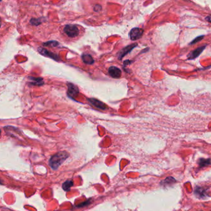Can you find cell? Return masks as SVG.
Masks as SVG:
<instances>
[{
    "instance_id": "5bb4252c",
    "label": "cell",
    "mask_w": 211,
    "mask_h": 211,
    "mask_svg": "<svg viewBox=\"0 0 211 211\" xmlns=\"http://www.w3.org/2000/svg\"><path fill=\"white\" fill-rule=\"evenodd\" d=\"M58 45H59V43L56 41H49V42H45L43 43L44 46H49V47H56Z\"/></svg>"
},
{
    "instance_id": "4fadbf2b",
    "label": "cell",
    "mask_w": 211,
    "mask_h": 211,
    "mask_svg": "<svg viewBox=\"0 0 211 211\" xmlns=\"http://www.w3.org/2000/svg\"><path fill=\"white\" fill-rule=\"evenodd\" d=\"M198 163L200 167H205V166H208V165H210L211 163V162H210V159H199V162H198Z\"/></svg>"
},
{
    "instance_id": "52a82bcc",
    "label": "cell",
    "mask_w": 211,
    "mask_h": 211,
    "mask_svg": "<svg viewBox=\"0 0 211 211\" xmlns=\"http://www.w3.org/2000/svg\"><path fill=\"white\" fill-rule=\"evenodd\" d=\"M109 74L113 78H119L121 76L122 71L119 68L115 66H110L109 68Z\"/></svg>"
},
{
    "instance_id": "e0dca14e",
    "label": "cell",
    "mask_w": 211,
    "mask_h": 211,
    "mask_svg": "<svg viewBox=\"0 0 211 211\" xmlns=\"http://www.w3.org/2000/svg\"><path fill=\"white\" fill-rule=\"evenodd\" d=\"M88 204H89V202H88V201L85 202V203H83V204H80V205H78L79 206H78V207H83V206H85V205H88Z\"/></svg>"
},
{
    "instance_id": "2e32d148",
    "label": "cell",
    "mask_w": 211,
    "mask_h": 211,
    "mask_svg": "<svg viewBox=\"0 0 211 211\" xmlns=\"http://www.w3.org/2000/svg\"><path fill=\"white\" fill-rule=\"evenodd\" d=\"M101 9H102V7H101V6H100L99 4L95 5L94 7V10L95 11H101Z\"/></svg>"
},
{
    "instance_id": "30bf717a",
    "label": "cell",
    "mask_w": 211,
    "mask_h": 211,
    "mask_svg": "<svg viewBox=\"0 0 211 211\" xmlns=\"http://www.w3.org/2000/svg\"><path fill=\"white\" fill-rule=\"evenodd\" d=\"M28 79L31 81V84L33 85H42L44 84V81L42 78L29 77Z\"/></svg>"
},
{
    "instance_id": "8fae6325",
    "label": "cell",
    "mask_w": 211,
    "mask_h": 211,
    "mask_svg": "<svg viewBox=\"0 0 211 211\" xmlns=\"http://www.w3.org/2000/svg\"><path fill=\"white\" fill-rule=\"evenodd\" d=\"M82 59L83 61L87 64H93L94 63L93 57L90 54H83L82 55Z\"/></svg>"
},
{
    "instance_id": "ba28073f",
    "label": "cell",
    "mask_w": 211,
    "mask_h": 211,
    "mask_svg": "<svg viewBox=\"0 0 211 211\" xmlns=\"http://www.w3.org/2000/svg\"><path fill=\"white\" fill-rule=\"evenodd\" d=\"M88 100L90 103L93 105V106H94L95 107H96L99 109L105 110L106 108V105L103 102L99 101V100H98L97 99H88Z\"/></svg>"
},
{
    "instance_id": "9a60e30c",
    "label": "cell",
    "mask_w": 211,
    "mask_h": 211,
    "mask_svg": "<svg viewBox=\"0 0 211 211\" xmlns=\"http://www.w3.org/2000/svg\"><path fill=\"white\" fill-rule=\"evenodd\" d=\"M30 23L33 25V26H38V25L42 23V21L40 20V19H31Z\"/></svg>"
},
{
    "instance_id": "9c48e42d",
    "label": "cell",
    "mask_w": 211,
    "mask_h": 211,
    "mask_svg": "<svg viewBox=\"0 0 211 211\" xmlns=\"http://www.w3.org/2000/svg\"><path fill=\"white\" fill-rule=\"evenodd\" d=\"M205 46H204V47H199L197 49H196L195 50H194L193 52H192V53H190L188 55V59H194L195 58H196L197 57H198L199 55L201 54V53L203 50L205 48Z\"/></svg>"
},
{
    "instance_id": "7a4b0ae2",
    "label": "cell",
    "mask_w": 211,
    "mask_h": 211,
    "mask_svg": "<svg viewBox=\"0 0 211 211\" xmlns=\"http://www.w3.org/2000/svg\"><path fill=\"white\" fill-rule=\"evenodd\" d=\"M64 32L69 37H75L79 34V30L75 25H66L64 28Z\"/></svg>"
},
{
    "instance_id": "8992f818",
    "label": "cell",
    "mask_w": 211,
    "mask_h": 211,
    "mask_svg": "<svg viewBox=\"0 0 211 211\" xmlns=\"http://www.w3.org/2000/svg\"><path fill=\"white\" fill-rule=\"evenodd\" d=\"M38 52L42 54V55H43V56L44 57H49V58H51L54 60H59V57L58 56L57 54H54L51 52L48 51V50L44 49L43 48H42V47H39L38 48Z\"/></svg>"
},
{
    "instance_id": "7c38bea8",
    "label": "cell",
    "mask_w": 211,
    "mask_h": 211,
    "mask_svg": "<svg viewBox=\"0 0 211 211\" xmlns=\"http://www.w3.org/2000/svg\"><path fill=\"white\" fill-rule=\"evenodd\" d=\"M73 185H74L73 181L72 180H69L66 181V182L62 184V188L64 191H68Z\"/></svg>"
},
{
    "instance_id": "6da1fadb",
    "label": "cell",
    "mask_w": 211,
    "mask_h": 211,
    "mask_svg": "<svg viewBox=\"0 0 211 211\" xmlns=\"http://www.w3.org/2000/svg\"><path fill=\"white\" fill-rule=\"evenodd\" d=\"M69 154L67 152L64 151L59 152L53 155L49 159V166L53 170H57L59 167L60 165L69 157Z\"/></svg>"
},
{
    "instance_id": "ac0fdd59",
    "label": "cell",
    "mask_w": 211,
    "mask_h": 211,
    "mask_svg": "<svg viewBox=\"0 0 211 211\" xmlns=\"http://www.w3.org/2000/svg\"><path fill=\"white\" fill-rule=\"evenodd\" d=\"M205 19H206L208 22H211V16H208L206 18H205Z\"/></svg>"
},
{
    "instance_id": "ffe728a7",
    "label": "cell",
    "mask_w": 211,
    "mask_h": 211,
    "mask_svg": "<svg viewBox=\"0 0 211 211\" xmlns=\"http://www.w3.org/2000/svg\"><path fill=\"white\" fill-rule=\"evenodd\" d=\"M0 184H2V183H1V180H0Z\"/></svg>"
},
{
    "instance_id": "44dd1931",
    "label": "cell",
    "mask_w": 211,
    "mask_h": 211,
    "mask_svg": "<svg viewBox=\"0 0 211 211\" xmlns=\"http://www.w3.org/2000/svg\"><path fill=\"white\" fill-rule=\"evenodd\" d=\"M1 129H0V134H1Z\"/></svg>"
},
{
    "instance_id": "5b68a950",
    "label": "cell",
    "mask_w": 211,
    "mask_h": 211,
    "mask_svg": "<svg viewBox=\"0 0 211 211\" xmlns=\"http://www.w3.org/2000/svg\"><path fill=\"white\" fill-rule=\"evenodd\" d=\"M137 43H133L132 45H129L126 47L124 48L122 50H120V51L118 53V54H117L118 58L119 59H121L123 57H124L125 56V55L127 54L128 53H130L135 47H137Z\"/></svg>"
},
{
    "instance_id": "3957f363",
    "label": "cell",
    "mask_w": 211,
    "mask_h": 211,
    "mask_svg": "<svg viewBox=\"0 0 211 211\" xmlns=\"http://www.w3.org/2000/svg\"><path fill=\"white\" fill-rule=\"evenodd\" d=\"M143 30L138 27L133 28L129 33L130 38L132 41H137L142 37L143 34Z\"/></svg>"
},
{
    "instance_id": "277c9868",
    "label": "cell",
    "mask_w": 211,
    "mask_h": 211,
    "mask_svg": "<svg viewBox=\"0 0 211 211\" xmlns=\"http://www.w3.org/2000/svg\"><path fill=\"white\" fill-rule=\"evenodd\" d=\"M67 87H68L67 94L72 99L76 97L79 93L78 87L76 86V85H75L72 83H69L67 84Z\"/></svg>"
},
{
    "instance_id": "d6986e66",
    "label": "cell",
    "mask_w": 211,
    "mask_h": 211,
    "mask_svg": "<svg viewBox=\"0 0 211 211\" xmlns=\"http://www.w3.org/2000/svg\"><path fill=\"white\" fill-rule=\"evenodd\" d=\"M1 18H0V27H1Z\"/></svg>"
}]
</instances>
